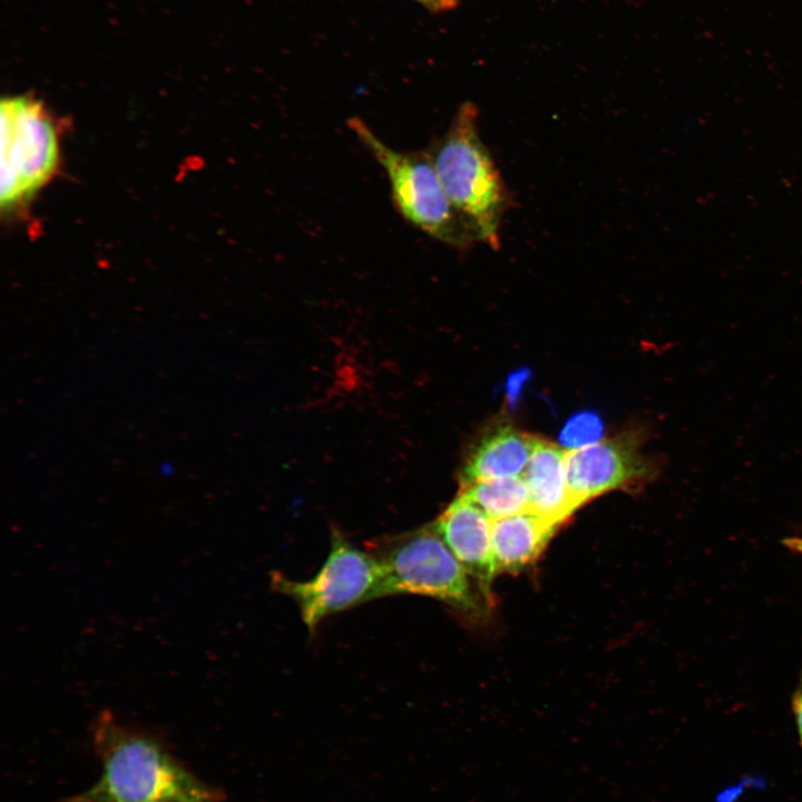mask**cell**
<instances>
[{
  "instance_id": "obj_1",
  "label": "cell",
  "mask_w": 802,
  "mask_h": 802,
  "mask_svg": "<svg viewBox=\"0 0 802 802\" xmlns=\"http://www.w3.org/2000/svg\"><path fill=\"white\" fill-rule=\"evenodd\" d=\"M94 741L102 767L97 782L72 802H222V791L183 766L163 744L101 712Z\"/></svg>"
},
{
  "instance_id": "obj_2",
  "label": "cell",
  "mask_w": 802,
  "mask_h": 802,
  "mask_svg": "<svg viewBox=\"0 0 802 802\" xmlns=\"http://www.w3.org/2000/svg\"><path fill=\"white\" fill-rule=\"evenodd\" d=\"M428 153L450 202L476 226L481 243L498 251L511 196L480 137L478 109L472 102L459 107Z\"/></svg>"
},
{
  "instance_id": "obj_3",
  "label": "cell",
  "mask_w": 802,
  "mask_h": 802,
  "mask_svg": "<svg viewBox=\"0 0 802 802\" xmlns=\"http://www.w3.org/2000/svg\"><path fill=\"white\" fill-rule=\"evenodd\" d=\"M348 126L384 169L393 203L409 223L456 250L481 243L476 226L447 196L428 150L391 148L360 117L349 118Z\"/></svg>"
},
{
  "instance_id": "obj_4",
  "label": "cell",
  "mask_w": 802,
  "mask_h": 802,
  "mask_svg": "<svg viewBox=\"0 0 802 802\" xmlns=\"http://www.w3.org/2000/svg\"><path fill=\"white\" fill-rule=\"evenodd\" d=\"M382 578L374 598L415 594L439 599L468 616L483 606L470 575L459 563L433 524L397 537L375 555Z\"/></svg>"
},
{
  "instance_id": "obj_5",
  "label": "cell",
  "mask_w": 802,
  "mask_h": 802,
  "mask_svg": "<svg viewBox=\"0 0 802 802\" xmlns=\"http://www.w3.org/2000/svg\"><path fill=\"white\" fill-rule=\"evenodd\" d=\"M1 206L11 209L31 197L52 176L58 140L45 107L28 97L0 105Z\"/></svg>"
},
{
  "instance_id": "obj_6",
  "label": "cell",
  "mask_w": 802,
  "mask_h": 802,
  "mask_svg": "<svg viewBox=\"0 0 802 802\" xmlns=\"http://www.w3.org/2000/svg\"><path fill=\"white\" fill-rule=\"evenodd\" d=\"M381 578L378 557L334 531L327 558L315 576L295 581L275 573L272 583L276 590L296 603L312 633L325 617L374 599Z\"/></svg>"
},
{
  "instance_id": "obj_7",
  "label": "cell",
  "mask_w": 802,
  "mask_h": 802,
  "mask_svg": "<svg viewBox=\"0 0 802 802\" xmlns=\"http://www.w3.org/2000/svg\"><path fill=\"white\" fill-rule=\"evenodd\" d=\"M566 479L577 507L605 492L640 485L657 472L642 452L640 438L619 436L566 449Z\"/></svg>"
},
{
  "instance_id": "obj_8",
  "label": "cell",
  "mask_w": 802,
  "mask_h": 802,
  "mask_svg": "<svg viewBox=\"0 0 802 802\" xmlns=\"http://www.w3.org/2000/svg\"><path fill=\"white\" fill-rule=\"evenodd\" d=\"M433 526L489 602L490 586L496 575L491 519L470 499L459 493Z\"/></svg>"
},
{
  "instance_id": "obj_9",
  "label": "cell",
  "mask_w": 802,
  "mask_h": 802,
  "mask_svg": "<svg viewBox=\"0 0 802 802\" xmlns=\"http://www.w3.org/2000/svg\"><path fill=\"white\" fill-rule=\"evenodd\" d=\"M566 449L539 438L522 472L529 493V510L561 525L578 509L566 479Z\"/></svg>"
},
{
  "instance_id": "obj_10",
  "label": "cell",
  "mask_w": 802,
  "mask_h": 802,
  "mask_svg": "<svg viewBox=\"0 0 802 802\" xmlns=\"http://www.w3.org/2000/svg\"><path fill=\"white\" fill-rule=\"evenodd\" d=\"M538 437L510 424L490 428L473 446L461 473V485L521 476Z\"/></svg>"
},
{
  "instance_id": "obj_11",
  "label": "cell",
  "mask_w": 802,
  "mask_h": 802,
  "mask_svg": "<svg viewBox=\"0 0 802 802\" xmlns=\"http://www.w3.org/2000/svg\"><path fill=\"white\" fill-rule=\"evenodd\" d=\"M559 525L528 510L491 520L496 574H517L544 551Z\"/></svg>"
},
{
  "instance_id": "obj_12",
  "label": "cell",
  "mask_w": 802,
  "mask_h": 802,
  "mask_svg": "<svg viewBox=\"0 0 802 802\" xmlns=\"http://www.w3.org/2000/svg\"><path fill=\"white\" fill-rule=\"evenodd\" d=\"M460 493L491 520L529 510V493L522 476L475 481L463 485Z\"/></svg>"
},
{
  "instance_id": "obj_13",
  "label": "cell",
  "mask_w": 802,
  "mask_h": 802,
  "mask_svg": "<svg viewBox=\"0 0 802 802\" xmlns=\"http://www.w3.org/2000/svg\"><path fill=\"white\" fill-rule=\"evenodd\" d=\"M602 430L599 420L589 413L573 418L563 432L564 440L573 448L596 442Z\"/></svg>"
},
{
  "instance_id": "obj_14",
  "label": "cell",
  "mask_w": 802,
  "mask_h": 802,
  "mask_svg": "<svg viewBox=\"0 0 802 802\" xmlns=\"http://www.w3.org/2000/svg\"><path fill=\"white\" fill-rule=\"evenodd\" d=\"M792 710L802 747V676L793 695Z\"/></svg>"
},
{
  "instance_id": "obj_15",
  "label": "cell",
  "mask_w": 802,
  "mask_h": 802,
  "mask_svg": "<svg viewBox=\"0 0 802 802\" xmlns=\"http://www.w3.org/2000/svg\"><path fill=\"white\" fill-rule=\"evenodd\" d=\"M432 12H444L454 9L459 0H414Z\"/></svg>"
},
{
  "instance_id": "obj_16",
  "label": "cell",
  "mask_w": 802,
  "mask_h": 802,
  "mask_svg": "<svg viewBox=\"0 0 802 802\" xmlns=\"http://www.w3.org/2000/svg\"><path fill=\"white\" fill-rule=\"evenodd\" d=\"M783 545L790 550L802 555V537L785 538Z\"/></svg>"
}]
</instances>
